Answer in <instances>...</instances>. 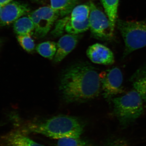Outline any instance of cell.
Returning <instances> with one entry per match:
<instances>
[{
	"label": "cell",
	"instance_id": "6da1fadb",
	"mask_svg": "<svg viewBox=\"0 0 146 146\" xmlns=\"http://www.w3.org/2000/svg\"><path fill=\"white\" fill-rule=\"evenodd\" d=\"M100 75L90 64L79 63L72 65L63 73L60 90L68 103L85 102L99 96Z\"/></svg>",
	"mask_w": 146,
	"mask_h": 146
},
{
	"label": "cell",
	"instance_id": "7a4b0ae2",
	"mask_svg": "<svg viewBox=\"0 0 146 146\" xmlns=\"http://www.w3.org/2000/svg\"><path fill=\"white\" fill-rule=\"evenodd\" d=\"M84 125L78 118L60 115L55 116L41 122H30L23 129L24 133L42 134L53 138L59 139L80 138Z\"/></svg>",
	"mask_w": 146,
	"mask_h": 146
},
{
	"label": "cell",
	"instance_id": "3957f363",
	"mask_svg": "<svg viewBox=\"0 0 146 146\" xmlns=\"http://www.w3.org/2000/svg\"><path fill=\"white\" fill-rule=\"evenodd\" d=\"M111 100L114 115L123 127L133 122L143 112V100L134 89Z\"/></svg>",
	"mask_w": 146,
	"mask_h": 146
},
{
	"label": "cell",
	"instance_id": "277c9868",
	"mask_svg": "<svg viewBox=\"0 0 146 146\" xmlns=\"http://www.w3.org/2000/svg\"><path fill=\"white\" fill-rule=\"evenodd\" d=\"M117 26L124 41L123 56L146 46V21L118 20Z\"/></svg>",
	"mask_w": 146,
	"mask_h": 146
},
{
	"label": "cell",
	"instance_id": "5b68a950",
	"mask_svg": "<svg viewBox=\"0 0 146 146\" xmlns=\"http://www.w3.org/2000/svg\"><path fill=\"white\" fill-rule=\"evenodd\" d=\"M89 5L90 8L89 27L92 34L101 40L107 41L113 39L115 31L111 27L107 15L92 2H90Z\"/></svg>",
	"mask_w": 146,
	"mask_h": 146
},
{
	"label": "cell",
	"instance_id": "8992f818",
	"mask_svg": "<svg viewBox=\"0 0 146 146\" xmlns=\"http://www.w3.org/2000/svg\"><path fill=\"white\" fill-rule=\"evenodd\" d=\"M99 75L105 98L110 100L118 94L123 93V76L119 68L113 67L102 72Z\"/></svg>",
	"mask_w": 146,
	"mask_h": 146
},
{
	"label": "cell",
	"instance_id": "52a82bcc",
	"mask_svg": "<svg viewBox=\"0 0 146 146\" xmlns=\"http://www.w3.org/2000/svg\"><path fill=\"white\" fill-rule=\"evenodd\" d=\"M28 16L33 22L35 35L38 38H42L48 34L58 16L50 6L40 7Z\"/></svg>",
	"mask_w": 146,
	"mask_h": 146
},
{
	"label": "cell",
	"instance_id": "ba28073f",
	"mask_svg": "<svg viewBox=\"0 0 146 146\" xmlns=\"http://www.w3.org/2000/svg\"><path fill=\"white\" fill-rule=\"evenodd\" d=\"M25 4L12 1L2 8L0 13V27L9 25L29 12Z\"/></svg>",
	"mask_w": 146,
	"mask_h": 146
},
{
	"label": "cell",
	"instance_id": "9c48e42d",
	"mask_svg": "<svg viewBox=\"0 0 146 146\" xmlns=\"http://www.w3.org/2000/svg\"><path fill=\"white\" fill-rule=\"evenodd\" d=\"M86 55L93 63L103 65H111L115 63L114 54L104 45L96 43L90 46Z\"/></svg>",
	"mask_w": 146,
	"mask_h": 146
},
{
	"label": "cell",
	"instance_id": "30bf717a",
	"mask_svg": "<svg viewBox=\"0 0 146 146\" xmlns=\"http://www.w3.org/2000/svg\"><path fill=\"white\" fill-rule=\"evenodd\" d=\"M78 41L77 35L68 34L61 36L57 43V50L54 57L55 63H59L75 48Z\"/></svg>",
	"mask_w": 146,
	"mask_h": 146
},
{
	"label": "cell",
	"instance_id": "8fae6325",
	"mask_svg": "<svg viewBox=\"0 0 146 146\" xmlns=\"http://www.w3.org/2000/svg\"><path fill=\"white\" fill-rule=\"evenodd\" d=\"M1 142L5 146H44L20 130L12 131L7 133L2 138Z\"/></svg>",
	"mask_w": 146,
	"mask_h": 146
},
{
	"label": "cell",
	"instance_id": "7c38bea8",
	"mask_svg": "<svg viewBox=\"0 0 146 146\" xmlns=\"http://www.w3.org/2000/svg\"><path fill=\"white\" fill-rule=\"evenodd\" d=\"M130 80L133 89L139 93L144 102H146V64L136 70Z\"/></svg>",
	"mask_w": 146,
	"mask_h": 146
},
{
	"label": "cell",
	"instance_id": "4fadbf2b",
	"mask_svg": "<svg viewBox=\"0 0 146 146\" xmlns=\"http://www.w3.org/2000/svg\"><path fill=\"white\" fill-rule=\"evenodd\" d=\"M79 0H50V7L58 16L70 13Z\"/></svg>",
	"mask_w": 146,
	"mask_h": 146
},
{
	"label": "cell",
	"instance_id": "5bb4252c",
	"mask_svg": "<svg viewBox=\"0 0 146 146\" xmlns=\"http://www.w3.org/2000/svg\"><path fill=\"white\" fill-rule=\"evenodd\" d=\"M13 30L18 35H31L35 31V26L29 16L22 17L13 23Z\"/></svg>",
	"mask_w": 146,
	"mask_h": 146
},
{
	"label": "cell",
	"instance_id": "9a60e30c",
	"mask_svg": "<svg viewBox=\"0 0 146 146\" xmlns=\"http://www.w3.org/2000/svg\"><path fill=\"white\" fill-rule=\"evenodd\" d=\"M119 0H101L106 15L109 19L110 25L115 31L117 23L118 6Z\"/></svg>",
	"mask_w": 146,
	"mask_h": 146
},
{
	"label": "cell",
	"instance_id": "2e32d148",
	"mask_svg": "<svg viewBox=\"0 0 146 146\" xmlns=\"http://www.w3.org/2000/svg\"><path fill=\"white\" fill-rule=\"evenodd\" d=\"M90 13L89 5H80L76 6L67 18L69 21L82 23L89 19Z\"/></svg>",
	"mask_w": 146,
	"mask_h": 146
},
{
	"label": "cell",
	"instance_id": "e0dca14e",
	"mask_svg": "<svg viewBox=\"0 0 146 146\" xmlns=\"http://www.w3.org/2000/svg\"><path fill=\"white\" fill-rule=\"evenodd\" d=\"M37 52L43 57L52 60L54 57L57 50V44L54 42L47 41L37 45Z\"/></svg>",
	"mask_w": 146,
	"mask_h": 146
},
{
	"label": "cell",
	"instance_id": "ac0fdd59",
	"mask_svg": "<svg viewBox=\"0 0 146 146\" xmlns=\"http://www.w3.org/2000/svg\"><path fill=\"white\" fill-rule=\"evenodd\" d=\"M65 27V31L68 34L78 35L82 33L89 30V18L84 22L79 23L68 20Z\"/></svg>",
	"mask_w": 146,
	"mask_h": 146
},
{
	"label": "cell",
	"instance_id": "d6986e66",
	"mask_svg": "<svg viewBox=\"0 0 146 146\" xmlns=\"http://www.w3.org/2000/svg\"><path fill=\"white\" fill-rule=\"evenodd\" d=\"M56 146H93L87 141L78 138H65L58 139Z\"/></svg>",
	"mask_w": 146,
	"mask_h": 146
},
{
	"label": "cell",
	"instance_id": "ffe728a7",
	"mask_svg": "<svg viewBox=\"0 0 146 146\" xmlns=\"http://www.w3.org/2000/svg\"><path fill=\"white\" fill-rule=\"evenodd\" d=\"M17 39L21 46L27 52L30 53L34 51L35 44L31 35H18Z\"/></svg>",
	"mask_w": 146,
	"mask_h": 146
},
{
	"label": "cell",
	"instance_id": "44dd1931",
	"mask_svg": "<svg viewBox=\"0 0 146 146\" xmlns=\"http://www.w3.org/2000/svg\"><path fill=\"white\" fill-rule=\"evenodd\" d=\"M104 146H129L128 143L123 138H116L110 140Z\"/></svg>",
	"mask_w": 146,
	"mask_h": 146
},
{
	"label": "cell",
	"instance_id": "7402d4cb",
	"mask_svg": "<svg viewBox=\"0 0 146 146\" xmlns=\"http://www.w3.org/2000/svg\"><path fill=\"white\" fill-rule=\"evenodd\" d=\"M13 1V0H0V6L3 7L9 3Z\"/></svg>",
	"mask_w": 146,
	"mask_h": 146
},
{
	"label": "cell",
	"instance_id": "603a6c76",
	"mask_svg": "<svg viewBox=\"0 0 146 146\" xmlns=\"http://www.w3.org/2000/svg\"><path fill=\"white\" fill-rule=\"evenodd\" d=\"M3 40L1 38H0V49L1 48L3 44Z\"/></svg>",
	"mask_w": 146,
	"mask_h": 146
},
{
	"label": "cell",
	"instance_id": "cb8c5ba5",
	"mask_svg": "<svg viewBox=\"0 0 146 146\" xmlns=\"http://www.w3.org/2000/svg\"><path fill=\"white\" fill-rule=\"evenodd\" d=\"M2 8V7L0 6V13H1V11Z\"/></svg>",
	"mask_w": 146,
	"mask_h": 146
}]
</instances>
